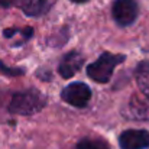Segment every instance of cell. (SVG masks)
Here are the masks:
<instances>
[{"label":"cell","mask_w":149,"mask_h":149,"mask_svg":"<svg viewBox=\"0 0 149 149\" xmlns=\"http://www.w3.org/2000/svg\"><path fill=\"white\" fill-rule=\"evenodd\" d=\"M45 104H47V97L41 91L31 88V90L16 93L12 97V101L9 104V111L13 114L31 116L41 111L45 107Z\"/></svg>","instance_id":"cell-1"},{"label":"cell","mask_w":149,"mask_h":149,"mask_svg":"<svg viewBox=\"0 0 149 149\" xmlns=\"http://www.w3.org/2000/svg\"><path fill=\"white\" fill-rule=\"evenodd\" d=\"M125 59H126L125 55L103 52L97 58V61H94L93 64H90L87 67V74L91 80H94L97 83H107L111 78L114 68L119 64H122Z\"/></svg>","instance_id":"cell-2"},{"label":"cell","mask_w":149,"mask_h":149,"mask_svg":"<svg viewBox=\"0 0 149 149\" xmlns=\"http://www.w3.org/2000/svg\"><path fill=\"white\" fill-rule=\"evenodd\" d=\"M61 97L74 107H86L91 97V90L84 83H72L62 90Z\"/></svg>","instance_id":"cell-3"},{"label":"cell","mask_w":149,"mask_h":149,"mask_svg":"<svg viewBox=\"0 0 149 149\" xmlns=\"http://www.w3.org/2000/svg\"><path fill=\"white\" fill-rule=\"evenodd\" d=\"M111 13L120 26H129L138 16V4L135 0H114Z\"/></svg>","instance_id":"cell-4"},{"label":"cell","mask_w":149,"mask_h":149,"mask_svg":"<svg viewBox=\"0 0 149 149\" xmlns=\"http://www.w3.org/2000/svg\"><path fill=\"white\" fill-rule=\"evenodd\" d=\"M122 149H145L149 146V132L143 129H129L125 130L120 138Z\"/></svg>","instance_id":"cell-5"},{"label":"cell","mask_w":149,"mask_h":149,"mask_svg":"<svg viewBox=\"0 0 149 149\" xmlns=\"http://www.w3.org/2000/svg\"><path fill=\"white\" fill-rule=\"evenodd\" d=\"M83 64H84V56L80 52L72 51L62 58V61L59 62L58 71L62 78H71L83 67Z\"/></svg>","instance_id":"cell-6"},{"label":"cell","mask_w":149,"mask_h":149,"mask_svg":"<svg viewBox=\"0 0 149 149\" xmlns=\"http://www.w3.org/2000/svg\"><path fill=\"white\" fill-rule=\"evenodd\" d=\"M129 110L136 120H149V100L143 94H135L130 99Z\"/></svg>","instance_id":"cell-7"},{"label":"cell","mask_w":149,"mask_h":149,"mask_svg":"<svg viewBox=\"0 0 149 149\" xmlns=\"http://www.w3.org/2000/svg\"><path fill=\"white\" fill-rule=\"evenodd\" d=\"M20 7L26 16L38 17L47 13V10L49 9V1L48 0H23Z\"/></svg>","instance_id":"cell-8"},{"label":"cell","mask_w":149,"mask_h":149,"mask_svg":"<svg viewBox=\"0 0 149 149\" xmlns=\"http://www.w3.org/2000/svg\"><path fill=\"white\" fill-rule=\"evenodd\" d=\"M141 93L149 100V62H141L135 72Z\"/></svg>","instance_id":"cell-9"},{"label":"cell","mask_w":149,"mask_h":149,"mask_svg":"<svg viewBox=\"0 0 149 149\" xmlns=\"http://www.w3.org/2000/svg\"><path fill=\"white\" fill-rule=\"evenodd\" d=\"M77 149H109L104 142L100 141H93V139H83L81 142H78Z\"/></svg>","instance_id":"cell-10"},{"label":"cell","mask_w":149,"mask_h":149,"mask_svg":"<svg viewBox=\"0 0 149 149\" xmlns=\"http://www.w3.org/2000/svg\"><path fill=\"white\" fill-rule=\"evenodd\" d=\"M0 70H1V71H4L6 74H10V75H19V74H23V71H22V70H10V68H6L1 62H0Z\"/></svg>","instance_id":"cell-11"},{"label":"cell","mask_w":149,"mask_h":149,"mask_svg":"<svg viewBox=\"0 0 149 149\" xmlns=\"http://www.w3.org/2000/svg\"><path fill=\"white\" fill-rule=\"evenodd\" d=\"M15 3H17V0H0V6L1 7H10Z\"/></svg>","instance_id":"cell-12"},{"label":"cell","mask_w":149,"mask_h":149,"mask_svg":"<svg viewBox=\"0 0 149 149\" xmlns=\"http://www.w3.org/2000/svg\"><path fill=\"white\" fill-rule=\"evenodd\" d=\"M71 1H74V3H84V1H87V0H71Z\"/></svg>","instance_id":"cell-13"}]
</instances>
